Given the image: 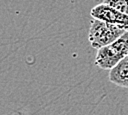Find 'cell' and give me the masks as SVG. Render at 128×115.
Masks as SVG:
<instances>
[{
	"label": "cell",
	"mask_w": 128,
	"mask_h": 115,
	"mask_svg": "<svg viewBox=\"0 0 128 115\" xmlns=\"http://www.w3.org/2000/svg\"><path fill=\"white\" fill-rule=\"evenodd\" d=\"M104 3L128 15V0H104Z\"/></svg>",
	"instance_id": "5b68a950"
},
{
	"label": "cell",
	"mask_w": 128,
	"mask_h": 115,
	"mask_svg": "<svg viewBox=\"0 0 128 115\" xmlns=\"http://www.w3.org/2000/svg\"><path fill=\"white\" fill-rule=\"evenodd\" d=\"M90 15L95 19L115 24L128 30V15L116 10L104 2L94 6L90 11Z\"/></svg>",
	"instance_id": "3957f363"
},
{
	"label": "cell",
	"mask_w": 128,
	"mask_h": 115,
	"mask_svg": "<svg viewBox=\"0 0 128 115\" xmlns=\"http://www.w3.org/2000/svg\"><path fill=\"white\" fill-rule=\"evenodd\" d=\"M126 31V29L118 25L94 18L90 24L88 38L91 46L98 50L101 47L114 42Z\"/></svg>",
	"instance_id": "7a4b0ae2"
},
{
	"label": "cell",
	"mask_w": 128,
	"mask_h": 115,
	"mask_svg": "<svg viewBox=\"0 0 128 115\" xmlns=\"http://www.w3.org/2000/svg\"><path fill=\"white\" fill-rule=\"evenodd\" d=\"M128 56V30L114 42L98 49L95 65L103 70H110Z\"/></svg>",
	"instance_id": "6da1fadb"
},
{
	"label": "cell",
	"mask_w": 128,
	"mask_h": 115,
	"mask_svg": "<svg viewBox=\"0 0 128 115\" xmlns=\"http://www.w3.org/2000/svg\"><path fill=\"white\" fill-rule=\"evenodd\" d=\"M109 80L119 87L128 89V56L110 69Z\"/></svg>",
	"instance_id": "277c9868"
}]
</instances>
